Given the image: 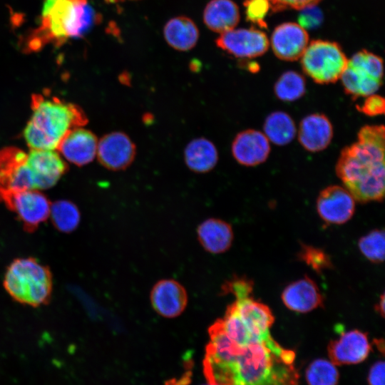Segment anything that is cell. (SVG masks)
I'll return each mask as SVG.
<instances>
[{
	"mask_svg": "<svg viewBox=\"0 0 385 385\" xmlns=\"http://www.w3.org/2000/svg\"><path fill=\"white\" fill-rule=\"evenodd\" d=\"M203 361L207 381L218 385H299L295 352L270 332L230 338L215 322Z\"/></svg>",
	"mask_w": 385,
	"mask_h": 385,
	"instance_id": "cell-1",
	"label": "cell"
},
{
	"mask_svg": "<svg viewBox=\"0 0 385 385\" xmlns=\"http://www.w3.org/2000/svg\"><path fill=\"white\" fill-rule=\"evenodd\" d=\"M384 126L367 125L359 130L356 142L340 153L336 173L356 201L365 203L384 199Z\"/></svg>",
	"mask_w": 385,
	"mask_h": 385,
	"instance_id": "cell-2",
	"label": "cell"
},
{
	"mask_svg": "<svg viewBox=\"0 0 385 385\" xmlns=\"http://www.w3.org/2000/svg\"><path fill=\"white\" fill-rule=\"evenodd\" d=\"M31 103L32 115L24 131L31 149L56 150L69 132L88 123L81 108L47 92L33 94Z\"/></svg>",
	"mask_w": 385,
	"mask_h": 385,
	"instance_id": "cell-3",
	"label": "cell"
},
{
	"mask_svg": "<svg viewBox=\"0 0 385 385\" xmlns=\"http://www.w3.org/2000/svg\"><path fill=\"white\" fill-rule=\"evenodd\" d=\"M88 0H57L39 26L25 39L26 52L38 51L48 43L59 47L70 38L83 36L96 22Z\"/></svg>",
	"mask_w": 385,
	"mask_h": 385,
	"instance_id": "cell-4",
	"label": "cell"
},
{
	"mask_svg": "<svg viewBox=\"0 0 385 385\" xmlns=\"http://www.w3.org/2000/svg\"><path fill=\"white\" fill-rule=\"evenodd\" d=\"M49 270L33 258H19L9 266L4 286L16 301L30 306L46 303L52 292Z\"/></svg>",
	"mask_w": 385,
	"mask_h": 385,
	"instance_id": "cell-5",
	"label": "cell"
},
{
	"mask_svg": "<svg viewBox=\"0 0 385 385\" xmlns=\"http://www.w3.org/2000/svg\"><path fill=\"white\" fill-rule=\"evenodd\" d=\"M300 58L304 72L319 84L338 81L348 61L337 43L319 39L308 43Z\"/></svg>",
	"mask_w": 385,
	"mask_h": 385,
	"instance_id": "cell-6",
	"label": "cell"
},
{
	"mask_svg": "<svg viewBox=\"0 0 385 385\" xmlns=\"http://www.w3.org/2000/svg\"><path fill=\"white\" fill-rule=\"evenodd\" d=\"M383 74L382 58L362 49L348 59L340 78L345 93L356 99L376 93L381 86Z\"/></svg>",
	"mask_w": 385,
	"mask_h": 385,
	"instance_id": "cell-7",
	"label": "cell"
},
{
	"mask_svg": "<svg viewBox=\"0 0 385 385\" xmlns=\"http://www.w3.org/2000/svg\"><path fill=\"white\" fill-rule=\"evenodd\" d=\"M36 190L28 155L15 147L0 150V201L9 194Z\"/></svg>",
	"mask_w": 385,
	"mask_h": 385,
	"instance_id": "cell-8",
	"label": "cell"
},
{
	"mask_svg": "<svg viewBox=\"0 0 385 385\" xmlns=\"http://www.w3.org/2000/svg\"><path fill=\"white\" fill-rule=\"evenodd\" d=\"M13 211L25 227L32 230L44 222L50 213L51 203L48 198L37 190L15 192L2 200Z\"/></svg>",
	"mask_w": 385,
	"mask_h": 385,
	"instance_id": "cell-9",
	"label": "cell"
},
{
	"mask_svg": "<svg viewBox=\"0 0 385 385\" xmlns=\"http://www.w3.org/2000/svg\"><path fill=\"white\" fill-rule=\"evenodd\" d=\"M216 44L236 58H253L263 55L268 50L270 43L263 31L250 28L233 29L220 34Z\"/></svg>",
	"mask_w": 385,
	"mask_h": 385,
	"instance_id": "cell-10",
	"label": "cell"
},
{
	"mask_svg": "<svg viewBox=\"0 0 385 385\" xmlns=\"http://www.w3.org/2000/svg\"><path fill=\"white\" fill-rule=\"evenodd\" d=\"M135 154V143L123 132L109 133L98 142V160L103 166L111 170L126 169L133 162Z\"/></svg>",
	"mask_w": 385,
	"mask_h": 385,
	"instance_id": "cell-11",
	"label": "cell"
},
{
	"mask_svg": "<svg viewBox=\"0 0 385 385\" xmlns=\"http://www.w3.org/2000/svg\"><path fill=\"white\" fill-rule=\"evenodd\" d=\"M317 210L325 222L344 224L354 213L355 200L344 187L329 185L319 192L317 200Z\"/></svg>",
	"mask_w": 385,
	"mask_h": 385,
	"instance_id": "cell-12",
	"label": "cell"
},
{
	"mask_svg": "<svg viewBox=\"0 0 385 385\" xmlns=\"http://www.w3.org/2000/svg\"><path fill=\"white\" fill-rule=\"evenodd\" d=\"M327 350L329 361L335 366L356 364L367 358L371 345L366 333L354 329L330 342Z\"/></svg>",
	"mask_w": 385,
	"mask_h": 385,
	"instance_id": "cell-13",
	"label": "cell"
},
{
	"mask_svg": "<svg viewBox=\"0 0 385 385\" xmlns=\"http://www.w3.org/2000/svg\"><path fill=\"white\" fill-rule=\"evenodd\" d=\"M150 303L157 314L165 318H175L185 309L188 296L185 287L173 279H163L153 287Z\"/></svg>",
	"mask_w": 385,
	"mask_h": 385,
	"instance_id": "cell-14",
	"label": "cell"
},
{
	"mask_svg": "<svg viewBox=\"0 0 385 385\" xmlns=\"http://www.w3.org/2000/svg\"><path fill=\"white\" fill-rule=\"evenodd\" d=\"M27 155L37 190L51 188L67 170L66 162L56 150L31 149Z\"/></svg>",
	"mask_w": 385,
	"mask_h": 385,
	"instance_id": "cell-15",
	"label": "cell"
},
{
	"mask_svg": "<svg viewBox=\"0 0 385 385\" xmlns=\"http://www.w3.org/2000/svg\"><path fill=\"white\" fill-rule=\"evenodd\" d=\"M308 43L306 29L293 22L279 24L271 36L272 51L277 58L283 61H293L300 58Z\"/></svg>",
	"mask_w": 385,
	"mask_h": 385,
	"instance_id": "cell-16",
	"label": "cell"
},
{
	"mask_svg": "<svg viewBox=\"0 0 385 385\" xmlns=\"http://www.w3.org/2000/svg\"><path fill=\"white\" fill-rule=\"evenodd\" d=\"M231 150L238 163L245 166H255L267 159L270 153V144L264 133L247 129L237 134Z\"/></svg>",
	"mask_w": 385,
	"mask_h": 385,
	"instance_id": "cell-17",
	"label": "cell"
},
{
	"mask_svg": "<svg viewBox=\"0 0 385 385\" xmlns=\"http://www.w3.org/2000/svg\"><path fill=\"white\" fill-rule=\"evenodd\" d=\"M98 142L95 134L80 127L69 132L56 150L68 161L82 166L91 163L96 155Z\"/></svg>",
	"mask_w": 385,
	"mask_h": 385,
	"instance_id": "cell-18",
	"label": "cell"
},
{
	"mask_svg": "<svg viewBox=\"0 0 385 385\" xmlns=\"http://www.w3.org/2000/svg\"><path fill=\"white\" fill-rule=\"evenodd\" d=\"M282 300L290 310L307 313L323 305V297L317 284L304 277L287 285L282 292Z\"/></svg>",
	"mask_w": 385,
	"mask_h": 385,
	"instance_id": "cell-19",
	"label": "cell"
},
{
	"mask_svg": "<svg viewBox=\"0 0 385 385\" xmlns=\"http://www.w3.org/2000/svg\"><path fill=\"white\" fill-rule=\"evenodd\" d=\"M333 138V127L329 119L322 113H312L300 122L298 140L310 152H319L328 147Z\"/></svg>",
	"mask_w": 385,
	"mask_h": 385,
	"instance_id": "cell-20",
	"label": "cell"
},
{
	"mask_svg": "<svg viewBox=\"0 0 385 385\" xmlns=\"http://www.w3.org/2000/svg\"><path fill=\"white\" fill-rule=\"evenodd\" d=\"M197 235L203 249L212 254L227 251L234 237L231 225L217 218H209L201 222L197 227Z\"/></svg>",
	"mask_w": 385,
	"mask_h": 385,
	"instance_id": "cell-21",
	"label": "cell"
},
{
	"mask_svg": "<svg viewBox=\"0 0 385 385\" xmlns=\"http://www.w3.org/2000/svg\"><path fill=\"white\" fill-rule=\"evenodd\" d=\"M240 17L239 8L232 0H211L203 12L206 26L220 34L235 29Z\"/></svg>",
	"mask_w": 385,
	"mask_h": 385,
	"instance_id": "cell-22",
	"label": "cell"
},
{
	"mask_svg": "<svg viewBox=\"0 0 385 385\" xmlns=\"http://www.w3.org/2000/svg\"><path fill=\"white\" fill-rule=\"evenodd\" d=\"M163 35L169 46L175 50L186 51L196 45L199 31L191 19L180 16L173 18L166 23Z\"/></svg>",
	"mask_w": 385,
	"mask_h": 385,
	"instance_id": "cell-23",
	"label": "cell"
},
{
	"mask_svg": "<svg viewBox=\"0 0 385 385\" xmlns=\"http://www.w3.org/2000/svg\"><path fill=\"white\" fill-rule=\"evenodd\" d=\"M184 157L190 170L204 173L215 168L218 161V152L212 141L205 138H197L186 145Z\"/></svg>",
	"mask_w": 385,
	"mask_h": 385,
	"instance_id": "cell-24",
	"label": "cell"
},
{
	"mask_svg": "<svg viewBox=\"0 0 385 385\" xmlns=\"http://www.w3.org/2000/svg\"><path fill=\"white\" fill-rule=\"evenodd\" d=\"M263 129L269 141L278 145L291 143L297 134L293 119L284 111H274L267 115Z\"/></svg>",
	"mask_w": 385,
	"mask_h": 385,
	"instance_id": "cell-25",
	"label": "cell"
},
{
	"mask_svg": "<svg viewBox=\"0 0 385 385\" xmlns=\"http://www.w3.org/2000/svg\"><path fill=\"white\" fill-rule=\"evenodd\" d=\"M276 96L281 101L292 102L304 96L306 82L303 76L293 71L282 73L274 86Z\"/></svg>",
	"mask_w": 385,
	"mask_h": 385,
	"instance_id": "cell-26",
	"label": "cell"
},
{
	"mask_svg": "<svg viewBox=\"0 0 385 385\" xmlns=\"http://www.w3.org/2000/svg\"><path fill=\"white\" fill-rule=\"evenodd\" d=\"M49 217L54 226L64 232L75 230L80 222V212L76 205L68 200H58L51 205Z\"/></svg>",
	"mask_w": 385,
	"mask_h": 385,
	"instance_id": "cell-27",
	"label": "cell"
},
{
	"mask_svg": "<svg viewBox=\"0 0 385 385\" xmlns=\"http://www.w3.org/2000/svg\"><path fill=\"white\" fill-rule=\"evenodd\" d=\"M339 377L336 366L324 359L314 360L306 371L308 385H337Z\"/></svg>",
	"mask_w": 385,
	"mask_h": 385,
	"instance_id": "cell-28",
	"label": "cell"
},
{
	"mask_svg": "<svg viewBox=\"0 0 385 385\" xmlns=\"http://www.w3.org/2000/svg\"><path fill=\"white\" fill-rule=\"evenodd\" d=\"M359 248L362 255L373 263L384 260L385 238L384 230H374L360 238Z\"/></svg>",
	"mask_w": 385,
	"mask_h": 385,
	"instance_id": "cell-29",
	"label": "cell"
},
{
	"mask_svg": "<svg viewBox=\"0 0 385 385\" xmlns=\"http://www.w3.org/2000/svg\"><path fill=\"white\" fill-rule=\"evenodd\" d=\"M298 257L318 274L333 267L329 256L322 249L312 245H302Z\"/></svg>",
	"mask_w": 385,
	"mask_h": 385,
	"instance_id": "cell-30",
	"label": "cell"
},
{
	"mask_svg": "<svg viewBox=\"0 0 385 385\" xmlns=\"http://www.w3.org/2000/svg\"><path fill=\"white\" fill-rule=\"evenodd\" d=\"M244 6L249 21L261 27L267 26L265 19L271 9L269 0H245Z\"/></svg>",
	"mask_w": 385,
	"mask_h": 385,
	"instance_id": "cell-31",
	"label": "cell"
},
{
	"mask_svg": "<svg viewBox=\"0 0 385 385\" xmlns=\"http://www.w3.org/2000/svg\"><path fill=\"white\" fill-rule=\"evenodd\" d=\"M357 110L368 116L383 115L385 110V101L382 96L376 93L365 97L361 105L356 106Z\"/></svg>",
	"mask_w": 385,
	"mask_h": 385,
	"instance_id": "cell-32",
	"label": "cell"
},
{
	"mask_svg": "<svg viewBox=\"0 0 385 385\" xmlns=\"http://www.w3.org/2000/svg\"><path fill=\"white\" fill-rule=\"evenodd\" d=\"M301 11L299 24L304 29H314L322 22V12L316 5L307 6Z\"/></svg>",
	"mask_w": 385,
	"mask_h": 385,
	"instance_id": "cell-33",
	"label": "cell"
},
{
	"mask_svg": "<svg viewBox=\"0 0 385 385\" xmlns=\"http://www.w3.org/2000/svg\"><path fill=\"white\" fill-rule=\"evenodd\" d=\"M321 0H269L270 9L273 11H280L286 9L301 10L307 6L316 5Z\"/></svg>",
	"mask_w": 385,
	"mask_h": 385,
	"instance_id": "cell-34",
	"label": "cell"
},
{
	"mask_svg": "<svg viewBox=\"0 0 385 385\" xmlns=\"http://www.w3.org/2000/svg\"><path fill=\"white\" fill-rule=\"evenodd\" d=\"M384 362L378 361L371 367L368 374L369 385H384Z\"/></svg>",
	"mask_w": 385,
	"mask_h": 385,
	"instance_id": "cell-35",
	"label": "cell"
},
{
	"mask_svg": "<svg viewBox=\"0 0 385 385\" xmlns=\"http://www.w3.org/2000/svg\"><path fill=\"white\" fill-rule=\"evenodd\" d=\"M384 294H382L380 297L379 302L375 305V310L382 317H384Z\"/></svg>",
	"mask_w": 385,
	"mask_h": 385,
	"instance_id": "cell-36",
	"label": "cell"
},
{
	"mask_svg": "<svg viewBox=\"0 0 385 385\" xmlns=\"http://www.w3.org/2000/svg\"><path fill=\"white\" fill-rule=\"evenodd\" d=\"M57 0H44L43 3V7L41 11V16H45L53 7Z\"/></svg>",
	"mask_w": 385,
	"mask_h": 385,
	"instance_id": "cell-37",
	"label": "cell"
},
{
	"mask_svg": "<svg viewBox=\"0 0 385 385\" xmlns=\"http://www.w3.org/2000/svg\"><path fill=\"white\" fill-rule=\"evenodd\" d=\"M107 1H109L111 3H116L118 1H123L124 0H106Z\"/></svg>",
	"mask_w": 385,
	"mask_h": 385,
	"instance_id": "cell-38",
	"label": "cell"
},
{
	"mask_svg": "<svg viewBox=\"0 0 385 385\" xmlns=\"http://www.w3.org/2000/svg\"><path fill=\"white\" fill-rule=\"evenodd\" d=\"M202 385H218V384H214V383H212V382L207 381V384H202Z\"/></svg>",
	"mask_w": 385,
	"mask_h": 385,
	"instance_id": "cell-39",
	"label": "cell"
}]
</instances>
